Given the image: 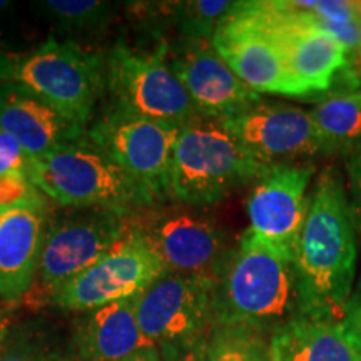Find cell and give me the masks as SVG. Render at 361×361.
<instances>
[{
    "instance_id": "1",
    "label": "cell",
    "mask_w": 361,
    "mask_h": 361,
    "mask_svg": "<svg viewBox=\"0 0 361 361\" xmlns=\"http://www.w3.org/2000/svg\"><path fill=\"white\" fill-rule=\"evenodd\" d=\"M356 229L341 174L329 166L314 180L293 259L298 316L341 322L355 288Z\"/></svg>"
},
{
    "instance_id": "2",
    "label": "cell",
    "mask_w": 361,
    "mask_h": 361,
    "mask_svg": "<svg viewBox=\"0 0 361 361\" xmlns=\"http://www.w3.org/2000/svg\"><path fill=\"white\" fill-rule=\"evenodd\" d=\"M298 316L293 259L250 229L229 251L214 291L216 326L273 333Z\"/></svg>"
},
{
    "instance_id": "3",
    "label": "cell",
    "mask_w": 361,
    "mask_h": 361,
    "mask_svg": "<svg viewBox=\"0 0 361 361\" xmlns=\"http://www.w3.org/2000/svg\"><path fill=\"white\" fill-rule=\"evenodd\" d=\"M0 79L85 126L106 87V61L72 40L49 37L27 52L2 54Z\"/></svg>"
},
{
    "instance_id": "4",
    "label": "cell",
    "mask_w": 361,
    "mask_h": 361,
    "mask_svg": "<svg viewBox=\"0 0 361 361\" xmlns=\"http://www.w3.org/2000/svg\"><path fill=\"white\" fill-rule=\"evenodd\" d=\"M264 168L268 166L256 161L221 121L200 116L179 128L168 196L184 204H211L256 180Z\"/></svg>"
},
{
    "instance_id": "5",
    "label": "cell",
    "mask_w": 361,
    "mask_h": 361,
    "mask_svg": "<svg viewBox=\"0 0 361 361\" xmlns=\"http://www.w3.org/2000/svg\"><path fill=\"white\" fill-rule=\"evenodd\" d=\"M27 174L44 196L62 206L126 214L147 204L133 180L90 141L66 144L29 161Z\"/></svg>"
},
{
    "instance_id": "6",
    "label": "cell",
    "mask_w": 361,
    "mask_h": 361,
    "mask_svg": "<svg viewBox=\"0 0 361 361\" xmlns=\"http://www.w3.org/2000/svg\"><path fill=\"white\" fill-rule=\"evenodd\" d=\"M129 231L124 214L109 209H82L49 223L27 303H52L62 286L96 264Z\"/></svg>"
},
{
    "instance_id": "7",
    "label": "cell",
    "mask_w": 361,
    "mask_h": 361,
    "mask_svg": "<svg viewBox=\"0 0 361 361\" xmlns=\"http://www.w3.org/2000/svg\"><path fill=\"white\" fill-rule=\"evenodd\" d=\"M166 45L147 54L116 44L106 59V87L117 111L180 128L201 114L166 61Z\"/></svg>"
},
{
    "instance_id": "8",
    "label": "cell",
    "mask_w": 361,
    "mask_h": 361,
    "mask_svg": "<svg viewBox=\"0 0 361 361\" xmlns=\"http://www.w3.org/2000/svg\"><path fill=\"white\" fill-rule=\"evenodd\" d=\"M179 126L114 109L89 129V139L139 189L147 204L168 194Z\"/></svg>"
},
{
    "instance_id": "9",
    "label": "cell",
    "mask_w": 361,
    "mask_h": 361,
    "mask_svg": "<svg viewBox=\"0 0 361 361\" xmlns=\"http://www.w3.org/2000/svg\"><path fill=\"white\" fill-rule=\"evenodd\" d=\"M216 284L201 278L162 273L137 298L144 338L159 351L206 340L216 326Z\"/></svg>"
},
{
    "instance_id": "10",
    "label": "cell",
    "mask_w": 361,
    "mask_h": 361,
    "mask_svg": "<svg viewBox=\"0 0 361 361\" xmlns=\"http://www.w3.org/2000/svg\"><path fill=\"white\" fill-rule=\"evenodd\" d=\"M213 47L255 92L300 97L264 2H238L216 30Z\"/></svg>"
},
{
    "instance_id": "11",
    "label": "cell",
    "mask_w": 361,
    "mask_h": 361,
    "mask_svg": "<svg viewBox=\"0 0 361 361\" xmlns=\"http://www.w3.org/2000/svg\"><path fill=\"white\" fill-rule=\"evenodd\" d=\"M164 273V266L142 233L130 229L109 252L61 288L52 303L90 311L141 296Z\"/></svg>"
},
{
    "instance_id": "12",
    "label": "cell",
    "mask_w": 361,
    "mask_h": 361,
    "mask_svg": "<svg viewBox=\"0 0 361 361\" xmlns=\"http://www.w3.org/2000/svg\"><path fill=\"white\" fill-rule=\"evenodd\" d=\"M264 7L300 97L329 92L353 67L348 51L295 2H264Z\"/></svg>"
},
{
    "instance_id": "13",
    "label": "cell",
    "mask_w": 361,
    "mask_h": 361,
    "mask_svg": "<svg viewBox=\"0 0 361 361\" xmlns=\"http://www.w3.org/2000/svg\"><path fill=\"white\" fill-rule=\"evenodd\" d=\"M313 176L311 162L268 166L256 178L246 202L247 229L291 259L308 214V186Z\"/></svg>"
},
{
    "instance_id": "14",
    "label": "cell",
    "mask_w": 361,
    "mask_h": 361,
    "mask_svg": "<svg viewBox=\"0 0 361 361\" xmlns=\"http://www.w3.org/2000/svg\"><path fill=\"white\" fill-rule=\"evenodd\" d=\"M221 123L264 166L306 162L323 154L322 137L310 111L290 104L261 101L251 109Z\"/></svg>"
},
{
    "instance_id": "15",
    "label": "cell",
    "mask_w": 361,
    "mask_h": 361,
    "mask_svg": "<svg viewBox=\"0 0 361 361\" xmlns=\"http://www.w3.org/2000/svg\"><path fill=\"white\" fill-rule=\"evenodd\" d=\"M161 259L166 273L218 284L229 251L213 219L192 211H171L137 228Z\"/></svg>"
},
{
    "instance_id": "16",
    "label": "cell",
    "mask_w": 361,
    "mask_h": 361,
    "mask_svg": "<svg viewBox=\"0 0 361 361\" xmlns=\"http://www.w3.org/2000/svg\"><path fill=\"white\" fill-rule=\"evenodd\" d=\"M169 66L202 117L224 121L251 109L261 96L221 59L213 42H191Z\"/></svg>"
},
{
    "instance_id": "17",
    "label": "cell",
    "mask_w": 361,
    "mask_h": 361,
    "mask_svg": "<svg viewBox=\"0 0 361 361\" xmlns=\"http://www.w3.org/2000/svg\"><path fill=\"white\" fill-rule=\"evenodd\" d=\"M0 129L20 144L30 161L82 139L85 126L17 85H0Z\"/></svg>"
},
{
    "instance_id": "18",
    "label": "cell",
    "mask_w": 361,
    "mask_h": 361,
    "mask_svg": "<svg viewBox=\"0 0 361 361\" xmlns=\"http://www.w3.org/2000/svg\"><path fill=\"white\" fill-rule=\"evenodd\" d=\"M45 201L0 211V296L17 301L32 286L47 233Z\"/></svg>"
},
{
    "instance_id": "19",
    "label": "cell",
    "mask_w": 361,
    "mask_h": 361,
    "mask_svg": "<svg viewBox=\"0 0 361 361\" xmlns=\"http://www.w3.org/2000/svg\"><path fill=\"white\" fill-rule=\"evenodd\" d=\"M137 298L84 311L74 331L79 358L121 361L144 348H151L139 328Z\"/></svg>"
},
{
    "instance_id": "20",
    "label": "cell",
    "mask_w": 361,
    "mask_h": 361,
    "mask_svg": "<svg viewBox=\"0 0 361 361\" xmlns=\"http://www.w3.org/2000/svg\"><path fill=\"white\" fill-rule=\"evenodd\" d=\"M268 361H361L341 323L296 316L271 333Z\"/></svg>"
},
{
    "instance_id": "21",
    "label": "cell",
    "mask_w": 361,
    "mask_h": 361,
    "mask_svg": "<svg viewBox=\"0 0 361 361\" xmlns=\"http://www.w3.org/2000/svg\"><path fill=\"white\" fill-rule=\"evenodd\" d=\"M329 90L310 111L323 144V156L343 154L361 146V89L358 78Z\"/></svg>"
},
{
    "instance_id": "22",
    "label": "cell",
    "mask_w": 361,
    "mask_h": 361,
    "mask_svg": "<svg viewBox=\"0 0 361 361\" xmlns=\"http://www.w3.org/2000/svg\"><path fill=\"white\" fill-rule=\"evenodd\" d=\"M39 7L51 24L66 32L102 29L112 13V4L101 0H45Z\"/></svg>"
},
{
    "instance_id": "23",
    "label": "cell",
    "mask_w": 361,
    "mask_h": 361,
    "mask_svg": "<svg viewBox=\"0 0 361 361\" xmlns=\"http://www.w3.org/2000/svg\"><path fill=\"white\" fill-rule=\"evenodd\" d=\"M176 20L180 34L191 42H213V37L226 17L234 11L238 2L224 0H196L176 4Z\"/></svg>"
},
{
    "instance_id": "24",
    "label": "cell",
    "mask_w": 361,
    "mask_h": 361,
    "mask_svg": "<svg viewBox=\"0 0 361 361\" xmlns=\"http://www.w3.org/2000/svg\"><path fill=\"white\" fill-rule=\"evenodd\" d=\"M263 335L231 326H214L206 346V361H259L266 355Z\"/></svg>"
},
{
    "instance_id": "25",
    "label": "cell",
    "mask_w": 361,
    "mask_h": 361,
    "mask_svg": "<svg viewBox=\"0 0 361 361\" xmlns=\"http://www.w3.org/2000/svg\"><path fill=\"white\" fill-rule=\"evenodd\" d=\"M0 361H52V353L42 336L32 329L19 328L4 338Z\"/></svg>"
},
{
    "instance_id": "26",
    "label": "cell",
    "mask_w": 361,
    "mask_h": 361,
    "mask_svg": "<svg viewBox=\"0 0 361 361\" xmlns=\"http://www.w3.org/2000/svg\"><path fill=\"white\" fill-rule=\"evenodd\" d=\"M45 201L44 194L35 188L27 171L0 178V211Z\"/></svg>"
},
{
    "instance_id": "27",
    "label": "cell",
    "mask_w": 361,
    "mask_h": 361,
    "mask_svg": "<svg viewBox=\"0 0 361 361\" xmlns=\"http://www.w3.org/2000/svg\"><path fill=\"white\" fill-rule=\"evenodd\" d=\"M296 7L310 11L316 19L333 24H350L358 22L356 2L345 0H322V2H295Z\"/></svg>"
},
{
    "instance_id": "28",
    "label": "cell",
    "mask_w": 361,
    "mask_h": 361,
    "mask_svg": "<svg viewBox=\"0 0 361 361\" xmlns=\"http://www.w3.org/2000/svg\"><path fill=\"white\" fill-rule=\"evenodd\" d=\"M346 164V191H348L350 213L353 219L356 234L361 236V146L345 156Z\"/></svg>"
},
{
    "instance_id": "29",
    "label": "cell",
    "mask_w": 361,
    "mask_h": 361,
    "mask_svg": "<svg viewBox=\"0 0 361 361\" xmlns=\"http://www.w3.org/2000/svg\"><path fill=\"white\" fill-rule=\"evenodd\" d=\"M341 328L346 338L353 346L355 353L361 360V278L355 283L348 303H346L345 314L341 318Z\"/></svg>"
},
{
    "instance_id": "30",
    "label": "cell",
    "mask_w": 361,
    "mask_h": 361,
    "mask_svg": "<svg viewBox=\"0 0 361 361\" xmlns=\"http://www.w3.org/2000/svg\"><path fill=\"white\" fill-rule=\"evenodd\" d=\"M29 157L11 134L0 129V178L29 168Z\"/></svg>"
},
{
    "instance_id": "31",
    "label": "cell",
    "mask_w": 361,
    "mask_h": 361,
    "mask_svg": "<svg viewBox=\"0 0 361 361\" xmlns=\"http://www.w3.org/2000/svg\"><path fill=\"white\" fill-rule=\"evenodd\" d=\"M207 340L196 341L192 345L179 346V348H171L159 351L162 361H206V346Z\"/></svg>"
},
{
    "instance_id": "32",
    "label": "cell",
    "mask_w": 361,
    "mask_h": 361,
    "mask_svg": "<svg viewBox=\"0 0 361 361\" xmlns=\"http://www.w3.org/2000/svg\"><path fill=\"white\" fill-rule=\"evenodd\" d=\"M121 361H162V358L159 350L151 346V348H144L137 351V353H134L133 356H129V358H124Z\"/></svg>"
},
{
    "instance_id": "33",
    "label": "cell",
    "mask_w": 361,
    "mask_h": 361,
    "mask_svg": "<svg viewBox=\"0 0 361 361\" xmlns=\"http://www.w3.org/2000/svg\"><path fill=\"white\" fill-rule=\"evenodd\" d=\"M8 331H11V318L7 314H0V345Z\"/></svg>"
},
{
    "instance_id": "34",
    "label": "cell",
    "mask_w": 361,
    "mask_h": 361,
    "mask_svg": "<svg viewBox=\"0 0 361 361\" xmlns=\"http://www.w3.org/2000/svg\"><path fill=\"white\" fill-rule=\"evenodd\" d=\"M351 66H353V69L356 71V74H361V51L356 54V56L351 59Z\"/></svg>"
},
{
    "instance_id": "35",
    "label": "cell",
    "mask_w": 361,
    "mask_h": 361,
    "mask_svg": "<svg viewBox=\"0 0 361 361\" xmlns=\"http://www.w3.org/2000/svg\"><path fill=\"white\" fill-rule=\"evenodd\" d=\"M8 7H11V4L6 2V0H0V13L8 11Z\"/></svg>"
},
{
    "instance_id": "36",
    "label": "cell",
    "mask_w": 361,
    "mask_h": 361,
    "mask_svg": "<svg viewBox=\"0 0 361 361\" xmlns=\"http://www.w3.org/2000/svg\"><path fill=\"white\" fill-rule=\"evenodd\" d=\"M356 12H358V24L361 30V2H356Z\"/></svg>"
},
{
    "instance_id": "37",
    "label": "cell",
    "mask_w": 361,
    "mask_h": 361,
    "mask_svg": "<svg viewBox=\"0 0 361 361\" xmlns=\"http://www.w3.org/2000/svg\"><path fill=\"white\" fill-rule=\"evenodd\" d=\"M259 361H268V356H266V355H264V356H263V358H261Z\"/></svg>"
}]
</instances>
